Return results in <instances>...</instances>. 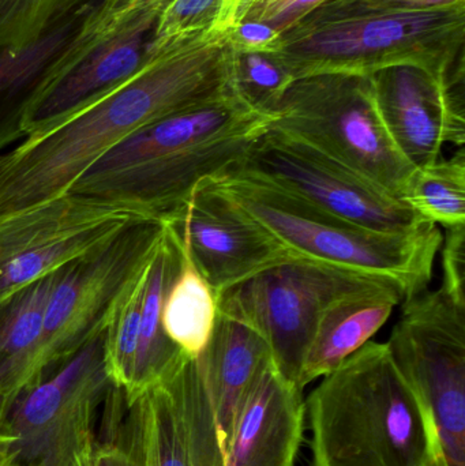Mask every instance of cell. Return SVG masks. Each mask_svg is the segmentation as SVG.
I'll list each match as a JSON object with an SVG mask.
<instances>
[{
	"label": "cell",
	"instance_id": "cell-7",
	"mask_svg": "<svg viewBox=\"0 0 465 466\" xmlns=\"http://www.w3.org/2000/svg\"><path fill=\"white\" fill-rule=\"evenodd\" d=\"M272 114L270 128L403 201L415 168L389 138L371 74L329 73L294 79Z\"/></svg>",
	"mask_w": 465,
	"mask_h": 466
},
{
	"label": "cell",
	"instance_id": "cell-28",
	"mask_svg": "<svg viewBox=\"0 0 465 466\" xmlns=\"http://www.w3.org/2000/svg\"><path fill=\"white\" fill-rule=\"evenodd\" d=\"M294 81L265 54H238L237 82L240 93L264 111L275 108L284 90Z\"/></svg>",
	"mask_w": 465,
	"mask_h": 466
},
{
	"label": "cell",
	"instance_id": "cell-2",
	"mask_svg": "<svg viewBox=\"0 0 465 466\" xmlns=\"http://www.w3.org/2000/svg\"><path fill=\"white\" fill-rule=\"evenodd\" d=\"M273 120V114L234 90L131 134L95 161L68 193L130 208L147 220H167L201 183L238 166Z\"/></svg>",
	"mask_w": 465,
	"mask_h": 466
},
{
	"label": "cell",
	"instance_id": "cell-14",
	"mask_svg": "<svg viewBox=\"0 0 465 466\" xmlns=\"http://www.w3.org/2000/svg\"><path fill=\"white\" fill-rule=\"evenodd\" d=\"M164 221L177 233L186 257L216 296L297 259L213 179L201 183L185 207Z\"/></svg>",
	"mask_w": 465,
	"mask_h": 466
},
{
	"label": "cell",
	"instance_id": "cell-4",
	"mask_svg": "<svg viewBox=\"0 0 465 466\" xmlns=\"http://www.w3.org/2000/svg\"><path fill=\"white\" fill-rule=\"evenodd\" d=\"M465 5L311 18L281 33L268 55L292 79L317 74H373L414 66L442 76L463 66Z\"/></svg>",
	"mask_w": 465,
	"mask_h": 466
},
{
	"label": "cell",
	"instance_id": "cell-22",
	"mask_svg": "<svg viewBox=\"0 0 465 466\" xmlns=\"http://www.w3.org/2000/svg\"><path fill=\"white\" fill-rule=\"evenodd\" d=\"M217 315L215 290L182 249L179 273L167 293L161 311L164 333L180 352L191 359L198 358L215 330Z\"/></svg>",
	"mask_w": 465,
	"mask_h": 466
},
{
	"label": "cell",
	"instance_id": "cell-3",
	"mask_svg": "<svg viewBox=\"0 0 465 466\" xmlns=\"http://www.w3.org/2000/svg\"><path fill=\"white\" fill-rule=\"evenodd\" d=\"M311 466H437L433 424L387 342L369 341L306 401Z\"/></svg>",
	"mask_w": 465,
	"mask_h": 466
},
{
	"label": "cell",
	"instance_id": "cell-21",
	"mask_svg": "<svg viewBox=\"0 0 465 466\" xmlns=\"http://www.w3.org/2000/svg\"><path fill=\"white\" fill-rule=\"evenodd\" d=\"M59 271L27 285L0 306V421L35 386L44 314Z\"/></svg>",
	"mask_w": 465,
	"mask_h": 466
},
{
	"label": "cell",
	"instance_id": "cell-9",
	"mask_svg": "<svg viewBox=\"0 0 465 466\" xmlns=\"http://www.w3.org/2000/svg\"><path fill=\"white\" fill-rule=\"evenodd\" d=\"M387 344L428 410L437 466H465V306L441 287L404 299Z\"/></svg>",
	"mask_w": 465,
	"mask_h": 466
},
{
	"label": "cell",
	"instance_id": "cell-20",
	"mask_svg": "<svg viewBox=\"0 0 465 466\" xmlns=\"http://www.w3.org/2000/svg\"><path fill=\"white\" fill-rule=\"evenodd\" d=\"M161 223L164 231L153 257L142 301L133 380L127 393L122 394L125 404H131L157 385L186 356L169 341L161 326L164 300L182 265L179 238L167 221Z\"/></svg>",
	"mask_w": 465,
	"mask_h": 466
},
{
	"label": "cell",
	"instance_id": "cell-16",
	"mask_svg": "<svg viewBox=\"0 0 465 466\" xmlns=\"http://www.w3.org/2000/svg\"><path fill=\"white\" fill-rule=\"evenodd\" d=\"M152 466H224L215 410L185 356L163 380L131 404Z\"/></svg>",
	"mask_w": 465,
	"mask_h": 466
},
{
	"label": "cell",
	"instance_id": "cell-25",
	"mask_svg": "<svg viewBox=\"0 0 465 466\" xmlns=\"http://www.w3.org/2000/svg\"><path fill=\"white\" fill-rule=\"evenodd\" d=\"M86 3L66 14L43 37L15 48L0 49V98L22 95L62 48L78 24ZM3 145L0 144V150Z\"/></svg>",
	"mask_w": 465,
	"mask_h": 466
},
{
	"label": "cell",
	"instance_id": "cell-15",
	"mask_svg": "<svg viewBox=\"0 0 465 466\" xmlns=\"http://www.w3.org/2000/svg\"><path fill=\"white\" fill-rule=\"evenodd\" d=\"M371 78L385 128L409 166L436 163L445 144L464 147L463 66L442 76L395 66L376 71Z\"/></svg>",
	"mask_w": 465,
	"mask_h": 466
},
{
	"label": "cell",
	"instance_id": "cell-29",
	"mask_svg": "<svg viewBox=\"0 0 465 466\" xmlns=\"http://www.w3.org/2000/svg\"><path fill=\"white\" fill-rule=\"evenodd\" d=\"M127 410L122 438L96 443L92 466H152L138 420L130 407Z\"/></svg>",
	"mask_w": 465,
	"mask_h": 466
},
{
	"label": "cell",
	"instance_id": "cell-8",
	"mask_svg": "<svg viewBox=\"0 0 465 466\" xmlns=\"http://www.w3.org/2000/svg\"><path fill=\"white\" fill-rule=\"evenodd\" d=\"M385 284L398 282L297 258L220 293L217 309L259 334L276 371L302 388L303 363L325 309L349 293Z\"/></svg>",
	"mask_w": 465,
	"mask_h": 466
},
{
	"label": "cell",
	"instance_id": "cell-17",
	"mask_svg": "<svg viewBox=\"0 0 465 466\" xmlns=\"http://www.w3.org/2000/svg\"><path fill=\"white\" fill-rule=\"evenodd\" d=\"M305 419L303 389L270 364L238 410L224 466H295Z\"/></svg>",
	"mask_w": 465,
	"mask_h": 466
},
{
	"label": "cell",
	"instance_id": "cell-10",
	"mask_svg": "<svg viewBox=\"0 0 465 466\" xmlns=\"http://www.w3.org/2000/svg\"><path fill=\"white\" fill-rule=\"evenodd\" d=\"M112 386L104 334L25 393L0 421L13 466H92L95 423Z\"/></svg>",
	"mask_w": 465,
	"mask_h": 466
},
{
	"label": "cell",
	"instance_id": "cell-34",
	"mask_svg": "<svg viewBox=\"0 0 465 466\" xmlns=\"http://www.w3.org/2000/svg\"><path fill=\"white\" fill-rule=\"evenodd\" d=\"M13 438L0 429V466H13V453H11Z\"/></svg>",
	"mask_w": 465,
	"mask_h": 466
},
{
	"label": "cell",
	"instance_id": "cell-33",
	"mask_svg": "<svg viewBox=\"0 0 465 466\" xmlns=\"http://www.w3.org/2000/svg\"><path fill=\"white\" fill-rule=\"evenodd\" d=\"M229 43L238 54H265L278 51L281 33L264 22L240 19L227 29Z\"/></svg>",
	"mask_w": 465,
	"mask_h": 466
},
{
	"label": "cell",
	"instance_id": "cell-12",
	"mask_svg": "<svg viewBox=\"0 0 465 466\" xmlns=\"http://www.w3.org/2000/svg\"><path fill=\"white\" fill-rule=\"evenodd\" d=\"M141 221L152 220L130 208L70 193L0 216V306Z\"/></svg>",
	"mask_w": 465,
	"mask_h": 466
},
{
	"label": "cell",
	"instance_id": "cell-11",
	"mask_svg": "<svg viewBox=\"0 0 465 466\" xmlns=\"http://www.w3.org/2000/svg\"><path fill=\"white\" fill-rule=\"evenodd\" d=\"M229 172L373 231L409 235L434 226L384 188L270 127Z\"/></svg>",
	"mask_w": 465,
	"mask_h": 466
},
{
	"label": "cell",
	"instance_id": "cell-30",
	"mask_svg": "<svg viewBox=\"0 0 465 466\" xmlns=\"http://www.w3.org/2000/svg\"><path fill=\"white\" fill-rule=\"evenodd\" d=\"M465 0H327L308 15L311 18L385 11H429L456 7Z\"/></svg>",
	"mask_w": 465,
	"mask_h": 466
},
{
	"label": "cell",
	"instance_id": "cell-23",
	"mask_svg": "<svg viewBox=\"0 0 465 466\" xmlns=\"http://www.w3.org/2000/svg\"><path fill=\"white\" fill-rule=\"evenodd\" d=\"M157 244L126 277L106 314L104 329V363L112 386L122 394L127 393L133 380L141 326L142 301Z\"/></svg>",
	"mask_w": 465,
	"mask_h": 466
},
{
	"label": "cell",
	"instance_id": "cell-18",
	"mask_svg": "<svg viewBox=\"0 0 465 466\" xmlns=\"http://www.w3.org/2000/svg\"><path fill=\"white\" fill-rule=\"evenodd\" d=\"M196 364L215 410L224 454L238 410L259 375L272 364V356L253 329L218 314Z\"/></svg>",
	"mask_w": 465,
	"mask_h": 466
},
{
	"label": "cell",
	"instance_id": "cell-32",
	"mask_svg": "<svg viewBox=\"0 0 465 466\" xmlns=\"http://www.w3.org/2000/svg\"><path fill=\"white\" fill-rule=\"evenodd\" d=\"M325 2L327 0H265L254 5L242 19L264 22L283 33Z\"/></svg>",
	"mask_w": 465,
	"mask_h": 466
},
{
	"label": "cell",
	"instance_id": "cell-5",
	"mask_svg": "<svg viewBox=\"0 0 465 466\" xmlns=\"http://www.w3.org/2000/svg\"><path fill=\"white\" fill-rule=\"evenodd\" d=\"M213 180L294 257L390 279L403 288L406 299L430 284L442 243L437 226L409 235L373 231L232 172Z\"/></svg>",
	"mask_w": 465,
	"mask_h": 466
},
{
	"label": "cell",
	"instance_id": "cell-24",
	"mask_svg": "<svg viewBox=\"0 0 465 466\" xmlns=\"http://www.w3.org/2000/svg\"><path fill=\"white\" fill-rule=\"evenodd\" d=\"M403 201L426 221L445 228L465 226V150L448 160L415 168Z\"/></svg>",
	"mask_w": 465,
	"mask_h": 466
},
{
	"label": "cell",
	"instance_id": "cell-19",
	"mask_svg": "<svg viewBox=\"0 0 465 466\" xmlns=\"http://www.w3.org/2000/svg\"><path fill=\"white\" fill-rule=\"evenodd\" d=\"M406 299L398 284H385L349 293L330 303L316 326L300 385L327 377L354 355L382 328Z\"/></svg>",
	"mask_w": 465,
	"mask_h": 466
},
{
	"label": "cell",
	"instance_id": "cell-31",
	"mask_svg": "<svg viewBox=\"0 0 465 466\" xmlns=\"http://www.w3.org/2000/svg\"><path fill=\"white\" fill-rule=\"evenodd\" d=\"M442 289L465 306V226L448 228L442 240Z\"/></svg>",
	"mask_w": 465,
	"mask_h": 466
},
{
	"label": "cell",
	"instance_id": "cell-1",
	"mask_svg": "<svg viewBox=\"0 0 465 466\" xmlns=\"http://www.w3.org/2000/svg\"><path fill=\"white\" fill-rule=\"evenodd\" d=\"M237 89V52L227 29L152 44L127 81L0 153V216L66 196L131 134Z\"/></svg>",
	"mask_w": 465,
	"mask_h": 466
},
{
	"label": "cell",
	"instance_id": "cell-13",
	"mask_svg": "<svg viewBox=\"0 0 465 466\" xmlns=\"http://www.w3.org/2000/svg\"><path fill=\"white\" fill-rule=\"evenodd\" d=\"M163 228L161 221H141L95 254L60 268L44 314L35 386L104 334L117 290L155 248Z\"/></svg>",
	"mask_w": 465,
	"mask_h": 466
},
{
	"label": "cell",
	"instance_id": "cell-6",
	"mask_svg": "<svg viewBox=\"0 0 465 466\" xmlns=\"http://www.w3.org/2000/svg\"><path fill=\"white\" fill-rule=\"evenodd\" d=\"M168 0H89L62 48L22 93L11 125L38 133L127 81L145 65Z\"/></svg>",
	"mask_w": 465,
	"mask_h": 466
},
{
	"label": "cell",
	"instance_id": "cell-26",
	"mask_svg": "<svg viewBox=\"0 0 465 466\" xmlns=\"http://www.w3.org/2000/svg\"><path fill=\"white\" fill-rule=\"evenodd\" d=\"M237 13L235 0H168L158 16L153 44L228 29Z\"/></svg>",
	"mask_w": 465,
	"mask_h": 466
},
{
	"label": "cell",
	"instance_id": "cell-35",
	"mask_svg": "<svg viewBox=\"0 0 465 466\" xmlns=\"http://www.w3.org/2000/svg\"><path fill=\"white\" fill-rule=\"evenodd\" d=\"M256 2L257 0H240L239 8H238L237 22L240 21V19L246 15V13L250 10L251 5H253Z\"/></svg>",
	"mask_w": 465,
	"mask_h": 466
},
{
	"label": "cell",
	"instance_id": "cell-27",
	"mask_svg": "<svg viewBox=\"0 0 465 466\" xmlns=\"http://www.w3.org/2000/svg\"><path fill=\"white\" fill-rule=\"evenodd\" d=\"M86 0H0V49L35 43Z\"/></svg>",
	"mask_w": 465,
	"mask_h": 466
}]
</instances>
